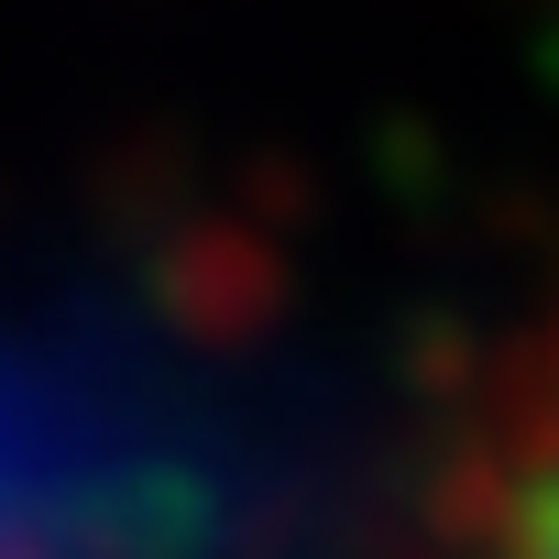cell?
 Wrapping results in <instances>:
<instances>
[{
    "label": "cell",
    "instance_id": "obj_1",
    "mask_svg": "<svg viewBox=\"0 0 559 559\" xmlns=\"http://www.w3.org/2000/svg\"><path fill=\"white\" fill-rule=\"evenodd\" d=\"M450 559H559V319L537 330L504 417L472 450L461 515H450Z\"/></svg>",
    "mask_w": 559,
    "mask_h": 559
}]
</instances>
